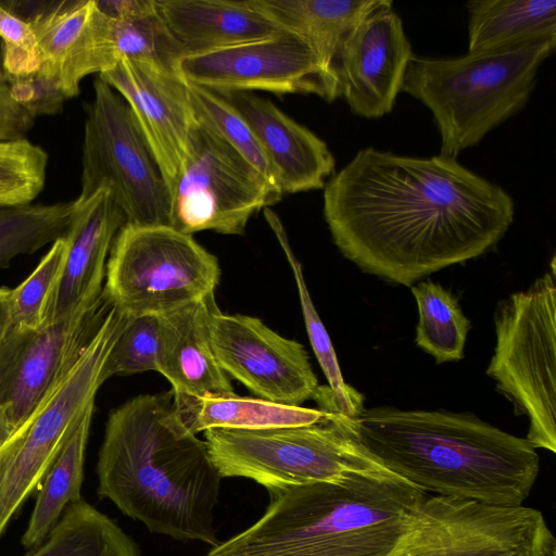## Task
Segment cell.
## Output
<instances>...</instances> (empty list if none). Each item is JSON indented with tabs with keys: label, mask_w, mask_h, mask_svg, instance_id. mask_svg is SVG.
<instances>
[{
	"label": "cell",
	"mask_w": 556,
	"mask_h": 556,
	"mask_svg": "<svg viewBox=\"0 0 556 556\" xmlns=\"http://www.w3.org/2000/svg\"><path fill=\"white\" fill-rule=\"evenodd\" d=\"M514 215L501 186L443 154L365 148L324 187V217L339 251L363 271L409 287L490 251Z\"/></svg>",
	"instance_id": "1"
},
{
	"label": "cell",
	"mask_w": 556,
	"mask_h": 556,
	"mask_svg": "<svg viewBox=\"0 0 556 556\" xmlns=\"http://www.w3.org/2000/svg\"><path fill=\"white\" fill-rule=\"evenodd\" d=\"M97 476L99 496L151 532L218 544L214 510L223 477L172 390L137 395L110 414Z\"/></svg>",
	"instance_id": "2"
},
{
	"label": "cell",
	"mask_w": 556,
	"mask_h": 556,
	"mask_svg": "<svg viewBox=\"0 0 556 556\" xmlns=\"http://www.w3.org/2000/svg\"><path fill=\"white\" fill-rule=\"evenodd\" d=\"M353 427L383 466L426 493L522 505L540 471L526 438L472 414L375 407Z\"/></svg>",
	"instance_id": "3"
},
{
	"label": "cell",
	"mask_w": 556,
	"mask_h": 556,
	"mask_svg": "<svg viewBox=\"0 0 556 556\" xmlns=\"http://www.w3.org/2000/svg\"><path fill=\"white\" fill-rule=\"evenodd\" d=\"M270 494L261 519L207 556H388L428 495L392 471Z\"/></svg>",
	"instance_id": "4"
},
{
	"label": "cell",
	"mask_w": 556,
	"mask_h": 556,
	"mask_svg": "<svg viewBox=\"0 0 556 556\" xmlns=\"http://www.w3.org/2000/svg\"><path fill=\"white\" fill-rule=\"evenodd\" d=\"M556 38L462 56L413 55L402 91L432 113L440 154L455 157L520 112L529 101L542 63Z\"/></svg>",
	"instance_id": "5"
},
{
	"label": "cell",
	"mask_w": 556,
	"mask_h": 556,
	"mask_svg": "<svg viewBox=\"0 0 556 556\" xmlns=\"http://www.w3.org/2000/svg\"><path fill=\"white\" fill-rule=\"evenodd\" d=\"M222 477L251 479L270 493L389 470L358 440L353 418L329 413L318 422L262 430L204 431Z\"/></svg>",
	"instance_id": "6"
},
{
	"label": "cell",
	"mask_w": 556,
	"mask_h": 556,
	"mask_svg": "<svg viewBox=\"0 0 556 556\" xmlns=\"http://www.w3.org/2000/svg\"><path fill=\"white\" fill-rule=\"evenodd\" d=\"M486 374L529 420L526 440L556 453V269L497 303Z\"/></svg>",
	"instance_id": "7"
},
{
	"label": "cell",
	"mask_w": 556,
	"mask_h": 556,
	"mask_svg": "<svg viewBox=\"0 0 556 556\" xmlns=\"http://www.w3.org/2000/svg\"><path fill=\"white\" fill-rule=\"evenodd\" d=\"M217 258L169 226L125 224L106 262L103 296L126 317L162 316L214 295Z\"/></svg>",
	"instance_id": "8"
},
{
	"label": "cell",
	"mask_w": 556,
	"mask_h": 556,
	"mask_svg": "<svg viewBox=\"0 0 556 556\" xmlns=\"http://www.w3.org/2000/svg\"><path fill=\"white\" fill-rule=\"evenodd\" d=\"M126 316L112 304L67 372L0 448V536L38 488L106 379L104 366Z\"/></svg>",
	"instance_id": "9"
},
{
	"label": "cell",
	"mask_w": 556,
	"mask_h": 556,
	"mask_svg": "<svg viewBox=\"0 0 556 556\" xmlns=\"http://www.w3.org/2000/svg\"><path fill=\"white\" fill-rule=\"evenodd\" d=\"M93 89L84 127L78 198L108 189L126 224L168 226L170 192L130 106L100 76Z\"/></svg>",
	"instance_id": "10"
},
{
	"label": "cell",
	"mask_w": 556,
	"mask_h": 556,
	"mask_svg": "<svg viewBox=\"0 0 556 556\" xmlns=\"http://www.w3.org/2000/svg\"><path fill=\"white\" fill-rule=\"evenodd\" d=\"M282 195L242 154L195 119L170 191L168 226L191 236L203 230L242 235L255 213Z\"/></svg>",
	"instance_id": "11"
},
{
	"label": "cell",
	"mask_w": 556,
	"mask_h": 556,
	"mask_svg": "<svg viewBox=\"0 0 556 556\" xmlns=\"http://www.w3.org/2000/svg\"><path fill=\"white\" fill-rule=\"evenodd\" d=\"M555 539L543 514L427 495L388 556H554Z\"/></svg>",
	"instance_id": "12"
},
{
	"label": "cell",
	"mask_w": 556,
	"mask_h": 556,
	"mask_svg": "<svg viewBox=\"0 0 556 556\" xmlns=\"http://www.w3.org/2000/svg\"><path fill=\"white\" fill-rule=\"evenodd\" d=\"M176 72L188 84L217 93L268 91L340 98L339 86L298 35L277 34L227 48L184 54Z\"/></svg>",
	"instance_id": "13"
},
{
	"label": "cell",
	"mask_w": 556,
	"mask_h": 556,
	"mask_svg": "<svg viewBox=\"0 0 556 556\" xmlns=\"http://www.w3.org/2000/svg\"><path fill=\"white\" fill-rule=\"evenodd\" d=\"M207 326L222 369L260 399L290 406L314 399L319 384L301 343L256 317L223 313L214 295L208 299Z\"/></svg>",
	"instance_id": "14"
},
{
	"label": "cell",
	"mask_w": 556,
	"mask_h": 556,
	"mask_svg": "<svg viewBox=\"0 0 556 556\" xmlns=\"http://www.w3.org/2000/svg\"><path fill=\"white\" fill-rule=\"evenodd\" d=\"M103 301L38 329L11 325L0 343V403L14 431L76 362L105 315Z\"/></svg>",
	"instance_id": "15"
},
{
	"label": "cell",
	"mask_w": 556,
	"mask_h": 556,
	"mask_svg": "<svg viewBox=\"0 0 556 556\" xmlns=\"http://www.w3.org/2000/svg\"><path fill=\"white\" fill-rule=\"evenodd\" d=\"M392 4L383 0L359 23L340 58V98L353 114L364 118L392 112L414 55Z\"/></svg>",
	"instance_id": "16"
},
{
	"label": "cell",
	"mask_w": 556,
	"mask_h": 556,
	"mask_svg": "<svg viewBox=\"0 0 556 556\" xmlns=\"http://www.w3.org/2000/svg\"><path fill=\"white\" fill-rule=\"evenodd\" d=\"M99 76L130 106L170 192L195 121L186 81L174 70L131 60Z\"/></svg>",
	"instance_id": "17"
},
{
	"label": "cell",
	"mask_w": 556,
	"mask_h": 556,
	"mask_svg": "<svg viewBox=\"0 0 556 556\" xmlns=\"http://www.w3.org/2000/svg\"><path fill=\"white\" fill-rule=\"evenodd\" d=\"M66 235V256L50 300L45 326L103 301L109 254L126 218L108 189L74 200Z\"/></svg>",
	"instance_id": "18"
},
{
	"label": "cell",
	"mask_w": 556,
	"mask_h": 556,
	"mask_svg": "<svg viewBox=\"0 0 556 556\" xmlns=\"http://www.w3.org/2000/svg\"><path fill=\"white\" fill-rule=\"evenodd\" d=\"M219 94L252 129L282 194L324 189L336 160L323 139L266 98L253 92Z\"/></svg>",
	"instance_id": "19"
},
{
	"label": "cell",
	"mask_w": 556,
	"mask_h": 556,
	"mask_svg": "<svg viewBox=\"0 0 556 556\" xmlns=\"http://www.w3.org/2000/svg\"><path fill=\"white\" fill-rule=\"evenodd\" d=\"M210 298L160 316L156 371L170 382L175 397L235 393L211 345Z\"/></svg>",
	"instance_id": "20"
},
{
	"label": "cell",
	"mask_w": 556,
	"mask_h": 556,
	"mask_svg": "<svg viewBox=\"0 0 556 556\" xmlns=\"http://www.w3.org/2000/svg\"><path fill=\"white\" fill-rule=\"evenodd\" d=\"M25 18L36 36L40 76L52 83L65 99L79 93L81 80L92 74L89 54V21L93 0L36 2ZM17 14V13H16Z\"/></svg>",
	"instance_id": "21"
},
{
	"label": "cell",
	"mask_w": 556,
	"mask_h": 556,
	"mask_svg": "<svg viewBox=\"0 0 556 556\" xmlns=\"http://www.w3.org/2000/svg\"><path fill=\"white\" fill-rule=\"evenodd\" d=\"M156 7L185 54L260 40L281 30L249 0H156Z\"/></svg>",
	"instance_id": "22"
},
{
	"label": "cell",
	"mask_w": 556,
	"mask_h": 556,
	"mask_svg": "<svg viewBox=\"0 0 556 556\" xmlns=\"http://www.w3.org/2000/svg\"><path fill=\"white\" fill-rule=\"evenodd\" d=\"M279 28L301 37L340 90L339 66L345 42L383 0H249Z\"/></svg>",
	"instance_id": "23"
},
{
	"label": "cell",
	"mask_w": 556,
	"mask_h": 556,
	"mask_svg": "<svg viewBox=\"0 0 556 556\" xmlns=\"http://www.w3.org/2000/svg\"><path fill=\"white\" fill-rule=\"evenodd\" d=\"M91 72L102 74L122 60L151 63L176 71L185 50L159 13L135 21H117L94 4L89 21Z\"/></svg>",
	"instance_id": "24"
},
{
	"label": "cell",
	"mask_w": 556,
	"mask_h": 556,
	"mask_svg": "<svg viewBox=\"0 0 556 556\" xmlns=\"http://www.w3.org/2000/svg\"><path fill=\"white\" fill-rule=\"evenodd\" d=\"M468 52H492L556 38L555 0H476L466 3Z\"/></svg>",
	"instance_id": "25"
},
{
	"label": "cell",
	"mask_w": 556,
	"mask_h": 556,
	"mask_svg": "<svg viewBox=\"0 0 556 556\" xmlns=\"http://www.w3.org/2000/svg\"><path fill=\"white\" fill-rule=\"evenodd\" d=\"M176 408L186 426L195 434L208 429L262 430L305 426L320 421L329 413L269 402L260 397L206 395L175 397Z\"/></svg>",
	"instance_id": "26"
},
{
	"label": "cell",
	"mask_w": 556,
	"mask_h": 556,
	"mask_svg": "<svg viewBox=\"0 0 556 556\" xmlns=\"http://www.w3.org/2000/svg\"><path fill=\"white\" fill-rule=\"evenodd\" d=\"M94 403L81 414L40 484L22 545L33 549L40 545L60 520L65 508L80 497L85 454Z\"/></svg>",
	"instance_id": "27"
},
{
	"label": "cell",
	"mask_w": 556,
	"mask_h": 556,
	"mask_svg": "<svg viewBox=\"0 0 556 556\" xmlns=\"http://www.w3.org/2000/svg\"><path fill=\"white\" fill-rule=\"evenodd\" d=\"M266 217L292 269L307 336L324 375L328 380L329 388L321 387L314 401H316L320 410L339 413L349 418L356 419L365 409L364 395L349 386L343 379L330 337L314 306L305 283L302 264L295 257L279 219L268 210H266Z\"/></svg>",
	"instance_id": "28"
},
{
	"label": "cell",
	"mask_w": 556,
	"mask_h": 556,
	"mask_svg": "<svg viewBox=\"0 0 556 556\" xmlns=\"http://www.w3.org/2000/svg\"><path fill=\"white\" fill-rule=\"evenodd\" d=\"M24 556H140L108 516L79 500L68 505L45 541Z\"/></svg>",
	"instance_id": "29"
},
{
	"label": "cell",
	"mask_w": 556,
	"mask_h": 556,
	"mask_svg": "<svg viewBox=\"0 0 556 556\" xmlns=\"http://www.w3.org/2000/svg\"><path fill=\"white\" fill-rule=\"evenodd\" d=\"M418 307L416 344L438 364L464 358L470 320L452 292L440 283L421 281L410 286Z\"/></svg>",
	"instance_id": "30"
},
{
	"label": "cell",
	"mask_w": 556,
	"mask_h": 556,
	"mask_svg": "<svg viewBox=\"0 0 556 556\" xmlns=\"http://www.w3.org/2000/svg\"><path fill=\"white\" fill-rule=\"evenodd\" d=\"M74 201L0 206V268L64 237Z\"/></svg>",
	"instance_id": "31"
},
{
	"label": "cell",
	"mask_w": 556,
	"mask_h": 556,
	"mask_svg": "<svg viewBox=\"0 0 556 556\" xmlns=\"http://www.w3.org/2000/svg\"><path fill=\"white\" fill-rule=\"evenodd\" d=\"M186 84L194 118L227 141L277 187L273 169L256 137L238 111L222 94Z\"/></svg>",
	"instance_id": "32"
},
{
	"label": "cell",
	"mask_w": 556,
	"mask_h": 556,
	"mask_svg": "<svg viewBox=\"0 0 556 556\" xmlns=\"http://www.w3.org/2000/svg\"><path fill=\"white\" fill-rule=\"evenodd\" d=\"M66 256L64 237L55 240L36 268L10 291L12 326L38 329L45 326L47 309L60 279Z\"/></svg>",
	"instance_id": "33"
},
{
	"label": "cell",
	"mask_w": 556,
	"mask_h": 556,
	"mask_svg": "<svg viewBox=\"0 0 556 556\" xmlns=\"http://www.w3.org/2000/svg\"><path fill=\"white\" fill-rule=\"evenodd\" d=\"M48 154L26 138L0 142V206L29 204L46 184Z\"/></svg>",
	"instance_id": "34"
},
{
	"label": "cell",
	"mask_w": 556,
	"mask_h": 556,
	"mask_svg": "<svg viewBox=\"0 0 556 556\" xmlns=\"http://www.w3.org/2000/svg\"><path fill=\"white\" fill-rule=\"evenodd\" d=\"M160 316L127 317L108 356L104 374L112 376L157 370Z\"/></svg>",
	"instance_id": "35"
},
{
	"label": "cell",
	"mask_w": 556,
	"mask_h": 556,
	"mask_svg": "<svg viewBox=\"0 0 556 556\" xmlns=\"http://www.w3.org/2000/svg\"><path fill=\"white\" fill-rule=\"evenodd\" d=\"M0 39L2 74L20 78L36 74L40 55L36 36L29 23L0 2Z\"/></svg>",
	"instance_id": "36"
},
{
	"label": "cell",
	"mask_w": 556,
	"mask_h": 556,
	"mask_svg": "<svg viewBox=\"0 0 556 556\" xmlns=\"http://www.w3.org/2000/svg\"><path fill=\"white\" fill-rule=\"evenodd\" d=\"M35 118L14 98L9 81L0 73V142L26 138Z\"/></svg>",
	"instance_id": "37"
},
{
	"label": "cell",
	"mask_w": 556,
	"mask_h": 556,
	"mask_svg": "<svg viewBox=\"0 0 556 556\" xmlns=\"http://www.w3.org/2000/svg\"><path fill=\"white\" fill-rule=\"evenodd\" d=\"M96 8L117 21H135L157 12L156 0H94Z\"/></svg>",
	"instance_id": "38"
},
{
	"label": "cell",
	"mask_w": 556,
	"mask_h": 556,
	"mask_svg": "<svg viewBox=\"0 0 556 556\" xmlns=\"http://www.w3.org/2000/svg\"><path fill=\"white\" fill-rule=\"evenodd\" d=\"M10 291L11 289L0 287V343L10 329L11 313H10Z\"/></svg>",
	"instance_id": "39"
},
{
	"label": "cell",
	"mask_w": 556,
	"mask_h": 556,
	"mask_svg": "<svg viewBox=\"0 0 556 556\" xmlns=\"http://www.w3.org/2000/svg\"><path fill=\"white\" fill-rule=\"evenodd\" d=\"M14 429L11 425V421L7 415L4 407L0 403V448L11 438Z\"/></svg>",
	"instance_id": "40"
}]
</instances>
